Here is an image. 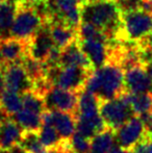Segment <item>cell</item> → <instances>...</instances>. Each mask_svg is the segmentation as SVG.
<instances>
[{
    "mask_svg": "<svg viewBox=\"0 0 152 153\" xmlns=\"http://www.w3.org/2000/svg\"><path fill=\"white\" fill-rule=\"evenodd\" d=\"M4 89V74H3V69L2 66L0 65V92Z\"/></svg>",
    "mask_w": 152,
    "mask_h": 153,
    "instance_id": "cell-30",
    "label": "cell"
},
{
    "mask_svg": "<svg viewBox=\"0 0 152 153\" xmlns=\"http://www.w3.org/2000/svg\"><path fill=\"white\" fill-rule=\"evenodd\" d=\"M59 67H81V68L95 70L90 62L87 55L82 52L78 44V41L69 45L61 50L59 55Z\"/></svg>",
    "mask_w": 152,
    "mask_h": 153,
    "instance_id": "cell-14",
    "label": "cell"
},
{
    "mask_svg": "<svg viewBox=\"0 0 152 153\" xmlns=\"http://www.w3.org/2000/svg\"><path fill=\"white\" fill-rule=\"evenodd\" d=\"M3 62V61H2V57H1V53H0V65Z\"/></svg>",
    "mask_w": 152,
    "mask_h": 153,
    "instance_id": "cell-35",
    "label": "cell"
},
{
    "mask_svg": "<svg viewBox=\"0 0 152 153\" xmlns=\"http://www.w3.org/2000/svg\"><path fill=\"white\" fill-rule=\"evenodd\" d=\"M23 108L21 94L4 88L0 95V111L7 118L13 117Z\"/></svg>",
    "mask_w": 152,
    "mask_h": 153,
    "instance_id": "cell-20",
    "label": "cell"
},
{
    "mask_svg": "<svg viewBox=\"0 0 152 153\" xmlns=\"http://www.w3.org/2000/svg\"><path fill=\"white\" fill-rule=\"evenodd\" d=\"M145 68H146V70H147V72H148V74H149V76L152 78V62L151 64H149V65H146L145 66Z\"/></svg>",
    "mask_w": 152,
    "mask_h": 153,
    "instance_id": "cell-32",
    "label": "cell"
},
{
    "mask_svg": "<svg viewBox=\"0 0 152 153\" xmlns=\"http://www.w3.org/2000/svg\"><path fill=\"white\" fill-rule=\"evenodd\" d=\"M152 33V14L143 10L122 14V26L115 36L118 43H136Z\"/></svg>",
    "mask_w": 152,
    "mask_h": 153,
    "instance_id": "cell-3",
    "label": "cell"
},
{
    "mask_svg": "<svg viewBox=\"0 0 152 153\" xmlns=\"http://www.w3.org/2000/svg\"><path fill=\"white\" fill-rule=\"evenodd\" d=\"M90 153H91V152H90Z\"/></svg>",
    "mask_w": 152,
    "mask_h": 153,
    "instance_id": "cell-39",
    "label": "cell"
},
{
    "mask_svg": "<svg viewBox=\"0 0 152 153\" xmlns=\"http://www.w3.org/2000/svg\"><path fill=\"white\" fill-rule=\"evenodd\" d=\"M21 98H22L23 108L24 109L39 114V115H42L46 111L44 96L39 94L38 92L31 90V91L23 93V94H21Z\"/></svg>",
    "mask_w": 152,
    "mask_h": 153,
    "instance_id": "cell-24",
    "label": "cell"
},
{
    "mask_svg": "<svg viewBox=\"0 0 152 153\" xmlns=\"http://www.w3.org/2000/svg\"><path fill=\"white\" fill-rule=\"evenodd\" d=\"M48 24L51 38L54 42L55 47H57L61 50L78 41L77 30L59 21H51Z\"/></svg>",
    "mask_w": 152,
    "mask_h": 153,
    "instance_id": "cell-17",
    "label": "cell"
},
{
    "mask_svg": "<svg viewBox=\"0 0 152 153\" xmlns=\"http://www.w3.org/2000/svg\"><path fill=\"white\" fill-rule=\"evenodd\" d=\"M4 74V88L19 94L33 90V82L21 62L1 64Z\"/></svg>",
    "mask_w": 152,
    "mask_h": 153,
    "instance_id": "cell-9",
    "label": "cell"
},
{
    "mask_svg": "<svg viewBox=\"0 0 152 153\" xmlns=\"http://www.w3.org/2000/svg\"><path fill=\"white\" fill-rule=\"evenodd\" d=\"M116 141L120 148L133 150L139 143L146 139V130L140 116H134L115 131Z\"/></svg>",
    "mask_w": 152,
    "mask_h": 153,
    "instance_id": "cell-8",
    "label": "cell"
},
{
    "mask_svg": "<svg viewBox=\"0 0 152 153\" xmlns=\"http://www.w3.org/2000/svg\"><path fill=\"white\" fill-rule=\"evenodd\" d=\"M20 145L27 153H49L39 137V131H23Z\"/></svg>",
    "mask_w": 152,
    "mask_h": 153,
    "instance_id": "cell-26",
    "label": "cell"
},
{
    "mask_svg": "<svg viewBox=\"0 0 152 153\" xmlns=\"http://www.w3.org/2000/svg\"><path fill=\"white\" fill-rule=\"evenodd\" d=\"M100 100L96 95L85 90L79 93L76 118H93L100 116Z\"/></svg>",
    "mask_w": 152,
    "mask_h": 153,
    "instance_id": "cell-18",
    "label": "cell"
},
{
    "mask_svg": "<svg viewBox=\"0 0 152 153\" xmlns=\"http://www.w3.org/2000/svg\"><path fill=\"white\" fill-rule=\"evenodd\" d=\"M81 22L91 23L104 31L110 43L122 26V13L117 3L110 0L85 3L81 8Z\"/></svg>",
    "mask_w": 152,
    "mask_h": 153,
    "instance_id": "cell-2",
    "label": "cell"
},
{
    "mask_svg": "<svg viewBox=\"0 0 152 153\" xmlns=\"http://www.w3.org/2000/svg\"><path fill=\"white\" fill-rule=\"evenodd\" d=\"M47 78L53 85L62 89L80 93L93 70L81 67H52L46 68Z\"/></svg>",
    "mask_w": 152,
    "mask_h": 153,
    "instance_id": "cell-4",
    "label": "cell"
},
{
    "mask_svg": "<svg viewBox=\"0 0 152 153\" xmlns=\"http://www.w3.org/2000/svg\"><path fill=\"white\" fill-rule=\"evenodd\" d=\"M0 153H27L21 145H17L7 150H0Z\"/></svg>",
    "mask_w": 152,
    "mask_h": 153,
    "instance_id": "cell-29",
    "label": "cell"
},
{
    "mask_svg": "<svg viewBox=\"0 0 152 153\" xmlns=\"http://www.w3.org/2000/svg\"><path fill=\"white\" fill-rule=\"evenodd\" d=\"M10 118L24 131H39L42 127L41 115L24 108Z\"/></svg>",
    "mask_w": 152,
    "mask_h": 153,
    "instance_id": "cell-23",
    "label": "cell"
},
{
    "mask_svg": "<svg viewBox=\"0 0 152 153\" xmlns=\"http://www.w3.org/2000/svg\"><path fill=\"white\" fill-rule=\"evenodd\" d=\"M69 149L72 153H90L91 152V140L75 132L68 141Z\"/></svg>",
    "mask_w": 152,
    "mask_h": 153,
    "instance_id": "cell-28",
    "label": "cell"
},
{
    "mask_svg": "<svg viewBox=\"0 0 152 153\" xmlns=\"http://www.w3.org/2000/svg\"><path fill=\"white\" fill-rule=\"evenodd\" d=\"M149 1H150V3L152 4V0H149Z\"/></svg>",
    "mask_w": 152,
    "mask_h": 153,
    "instance_id": "cell-38",
    "label": "cell"
},
{
    "mask_svg": "<svg viewBox=\"0 0 152 153\" xmlns=\"http://www.w3.org/2000/svg\"><path fill=\"white\" fill-rule=\"evenodd\" d=\"M87 3H93V2H98V1H101V0H85Z\"/></svg>",
    "mask_w": 152,
    "mask_h": 153,
    "instance_id": "cell-34",
    "label": "cell"
},
{
    "mask_svg": "<svg viewBox=\"0 0 152 153\" xmlns=\"http://www.w3.org/2000/svg\"><path fill=\"white\" fill-rule=\"evenodd\" d=\"M4 1V0H0V3H1V2H3Z\"/></svg>",
    "mask_w": 152,
    "mask_h": 153,
    "instance_id": "cell-37",
    "label": "cell"
},
{
    "mask_svg": "<svg viewBox=\"0 0 152 153\" xmlns=\"http://www.w3.org/2000/svg\"><path fill=\"white\" fill-rule=\"evenodd\" d=\"M78 98L79 93L53 85L44 95L46 111H59L73 114L76 117Z\"/></svg>",
    "mask_w": 152,
    "mask_h": 153,
    "instance_id": "cell-7",
    "label": "cell"
},
{
    "mask_svg": "<svg viewBox=\"0 0 152 153\" xmlns=\"http://www.w3.org/2000/svg\"><path fill=\"white\" fill-rule=\"evenodd\" d=\"M77 36L78 41H89V40H97L101 42H105L108 44V38L104 31L97 28L91 23L81 22L77 29Z\"/></svg>",
    "mask_w": 152,
    "mask_h": 153,
    "instance_id": "cell-27",
    "label": "cell"
},
{
    "mask_svg": "<svg viewBox=\"0 0 152 153\" xmlns=\"http://www.w3.org/2000/svg\"><path fill=\"white\" fill-rule=\"evenodd\" d=\"M110 1H114V2H116V3H117V2L121 1V0H110Z\"/></svg>",
    "mask_w": 152,
    "mask_h": 153,
    "instance_id": "cell-36",
    "label": "cell"
},
{
    "mask_svg": "<svg viewBox=\"0 0 152 153\" xmlns=\"http://www.w3.org/2000/svg\"><path fill=\"white\" fill-rule=\"evenodd\" d=\"M51 111V126H53L64 141H69L76 132V117L73 114L59 111Z\"/></svg>",
    "mask_w": 152,
    "mask_h": 153,
    "instance_id": "cell-16",
    "label": "cell"
},
{
    "mask_svg": "<svg viewBox=\"0 0 152 153\" xmlns=\"http://www.w3.org/2000/svg\"><path fill=\"white\" fill-rule=\"evenodd\" d=\"M39 137H40V142L42 143V145L48 150H52L59 147L64 141L56 131V129L49 125H43L41 127V129L39 130Z\"/></svg>",
    "mask_w": 152,
    "mask_h": 153,
    "instance_id": "cell-25",
    "label": "cell"
},
{
    "mask_svg": "<svg viewBox=\"0 0 152 153\" xmlns=\"http://www.w3.org/2000/svg\"><path fill=\"white\" fill-rule=\"evenodd\" d=\"M122 98L129 104L131 109L136 116L152 113V94L151 93H133L125 92L122 95Z\"/></svg>",
    "mask_w": 152,
    "mask_h": 153,
    "instance_id": "cell-19",
    "label": "cell"
},
{
    "mask_svg": "<svg viewBox=\"0 0 152 153\" xmlns=\"http://www.w3.org/2000/svg\"><path fill=\"white\" fill-rule=\"evenodd\" d=\"M23 131L12 118L0 122V150H7L20 145Z\"/></svg>",
    "mask_w": 152,
    "mask_h": 153,
    "instance_id": "cell-15",
    "label": "cell"
},
{
    "mask_svg": "<svg viewBox=\"0 0 152 153\" xmlns=\"http://www.w3.org/2000/svg\"><path fill=\"white\" fill-rule=\"evenodd\" d=\"M54 47V42L49 30V24L45 23L29 40L28 55L36 61L45 64Z\"/></svg>",
    "mask_w": 152,
    "mask_h": 153,
    "instance_id": "cell-10",
    "label": "cell"
},
{
    "mask_svg": "<svg viewBox=\"0 0 152 153\" xmlns=\"http://www.w3.org/2000/svg\"><path fill=\"white\" fill-rule=\"evenodd\" d=\"M17 6L18 8L10 31V36L23 40H30L45 24V21L33 8L20 4Z\"/></svg>",
    "mask_w": 152,
    "mask_h": 153,
    "instance_id": "cell-6",
    "label": "cell"
},
{
    "mask_svg": "<svg viewBox=\"0 0 152 153\" xmlns=\"http://www.w3.org/2000/svg\"><path fill=\"white\" fill-rule=\"evenodd\" d=\"M17 8V4L10 3L6 0L0 3V40L10 38Z\"/></svg>",
    "mask_w": 152,
    "mask_h": 153,
    "instance_id": "cell-21",
    "label": "cell"
},
{
    "mask_svg": "<svg viewBox=\"0 0 152 153\" xmlns=\"http://www.w3.org/2000/svg\"><path fill=\"white\" fill-rule=\"evenodd\" d=\"M6 1L10 2V3H14V4H17L18 5L19 3H21L22 2V0H6Z\"/></svg>",
    "mask_w": 152,
    "mask_h": 153,
    "instance_id": "cell-33",
    "label": "cell"
},
{
    "mask_svg": "<svg viewBox=\"0 0 152 153\" xmlns=\"http://www.w3.org/2000/svg\"><path fill=\"white\" fill-rule=\"evenodd\" d=\"M99 111L106 127L115 131L136 116L129 104L122 97L100 101Z\"/></svg>",
    "mask_w": 152,
    "mask_h": 153,
    "instance_id": "cell-5",
    "label": "cell"
},
{
    "mask_svg": "<svg viewBox=\"0 0 152 153\" xmlns=\"http://www.w3.org/2000/svg\"><path fill=\"white\" fill-rule=\"evenodd\" d=\"M124 85L126 92L152 94V78L149 76L144 65H136L124 71Z\"/></svg>",
    "mask_w": 152,
    "mask_h": 153,
    "instance_id": "cell-11",
    "label": "cell"
},
{
    "mask_svg": "<svg viewBox=\"0 0 152 153\" xmlns=\"http://www.w3.org/2000/svg\"><path fill=\"white\" fill-rule=\"evenodd\" d=\"M28 44L29 40L13 36L0 40V53L3 61L2 64L21 62L23 57L28 54Z\"/></svg>",
    "mask_w": 152,
    "mask_h": 153,
    "instance_id": "cell-12",
    "label": "cell"
},
{
    "mask_svg": "<svg viewBox=\"0 0 152 153\" xmlns=\"http://www.w3.org/2000/svg\"><path fill=\"white\" fill-rule=\"evenodd\" d=\"M108 153H128V150H124V149H122V148L117 147V146H116L114 149H113L112 151H110Z\"/></svg>",
    "mask_w": 152,
    "mask_h": 153,
    "instance_id": "cell-31",
    "label": "cell"
},
{
    "mask_svg": "<svg viewBox=\"0 0 152 153\" xmlns=\"http://www.w3.org/2000/svg\"><path fill=\"white\" fill-rule=\"evenodd\" d=\"M116 147V133L110 128L96 134L91 140V153H108Z\"/></svg>",
    "mask_w": 152,
    "mask_h": 153,
    "instance_id": "cell-22",
    "label": "cell"
},
{
    "mask_svg": "<svg viewBox=\"0 0 152 153\" xmlns=\"http://www.w3.org/2000/svg\"><path fill=\"white\" fill-rule=\"evenodd\" d=\"M78 44L94 69L100 68L108 62V54H110L108 43L97 40H89L78 41Z\"/></svg>",
    "mask_w": 152,
    "mask_h": 153,
    "instance_id": "cell-13",
    "label": "cell"
},
{
    "mask_svg": "<svg viewBox=\"0 0 152 153\" xmlns=\"http://www.w3.org/2000/svg\"><path fill=\"white\" fill-rule=\"evenodd\" d=\"M85 90L96 95L100 101L119 98L126 92L124 71L114 62H106L92 71Z\"/></svg>",
    "mask_w": 152,
    "mask_h": 153,
    "instance_id": "cell-1",
    "label": "cell"
}]
</instances>
